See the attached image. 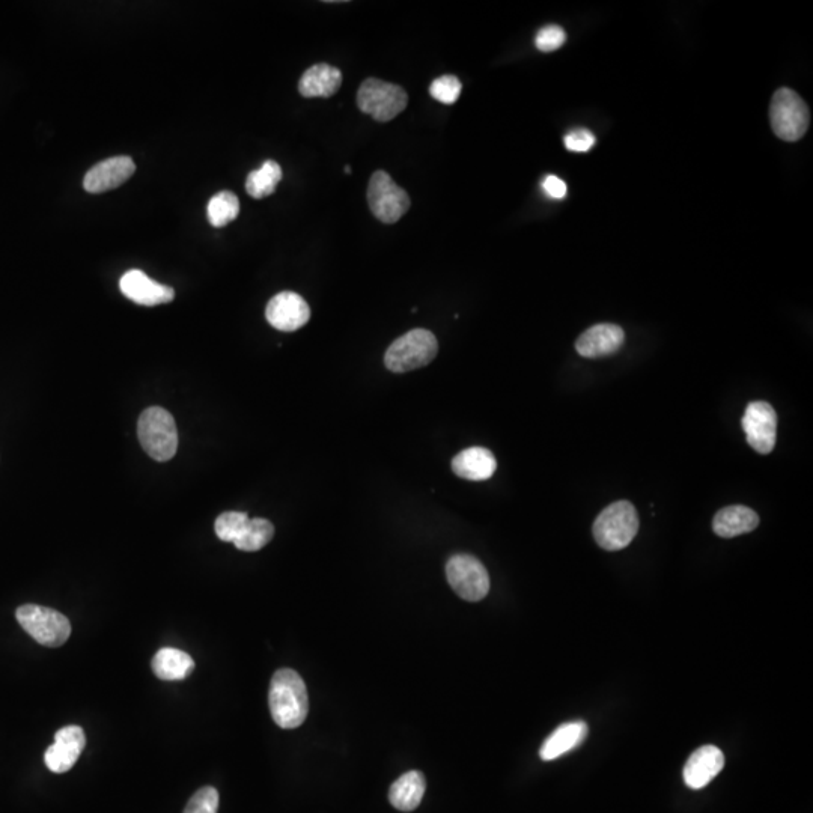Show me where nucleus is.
Masks as SVG:
<instances>
[{
  "mask_svg": "<svg viewBox=\"0 0 813 813\" xmlns=\"http://www.w3.org/2000/svg\"><path fill=\"white\" fill-rule=\"evenodd\" d=\"M268 705L276 725L296 729L303 725L309 713L308 690L299 673L281 669L271 678Z\"/></svg>",
  "mask_w": 813,
  "mask_h": 813,
  "instance_id": "1",
  "label": "nucleus"
},
{
  "mask_svg": "<svg viewBox=\"0 0 813 813\" xmlns=\"http://www.w3.org/2000/svg\"><path fill=\"white\" fill-rule=\"evenodd\" d=\"M138 437L144 451L159 463L172 460L178 449L174 416L162 407H150L139 416Z\"/></svg>",
  "mask_w": 813,
  "mask_h": 813,
  "instance_id": "2",
  "label": "nucleus"
},
{
  "mask_svg": "<svg viewBox=\"0 0 813 813\" xmlns=\"http://www.w3.org/2000/svg\"><path fill=\"white\" fill-rule=\"evenodd\" d=\"M639 532V515L627 500L607 506L594 523V538L601 549L618 552L630 546Z\"/></svg>",
  "mask_w": 813,
  "mask_h": 813,
  "instance_id": "3",
  "label": "nucleus"
},
{
  "mask_svg": "<svg viewBox=\"0 0 813 813\" xmlns=\"http://www.w3.org/2000/svg\"><path fill=\"white\" fill-rule=\"evenodd\" d=\"M439 353V342L430 330L416 329L396 339L384 356V365L389 371H415L430 365Z\"/></svg>",
  "mask_w": 813,
  "mask_h": 813,
  "instance_id": "4",
  "label": "nucleus"
},
{
  "mask_svg": "<svg viewBox=\"0 0 813 813\" xmlns=\"http://www.w3.org/2000/svg\"><path fill=\"white\" fill-rule=\"evenodd\" d=\"M16 618L35 642L47 648H59L70 639V621L58 610L38 604H25L17 609Z\"/></svg>",
  "mask_w": 813,
  "mask_h": 813,
  "instance_id": "5",
  "label": "nucleus"
},
{
  "mask_svg": "<svg viewBox=\"0 0 813 813\" xmlns=\"http://www.w3.org/2000/svg\"><path fill=\"white\" fill-rule=\"evenodd\" d=\"M409 95L395 83L369 77L357 91V106L375 121L387 122L404 112Z\"/></svg>",
  "mask_w": 813,
  "mask_h": 813,
  "instance_id": "6",
  "label": "nucleus"
},
{
  "mask_svg": "<svg viewBox=\"0 0 813 813\" xmlns=\"http://www.w3.org/2000/svg\"><path fill=\"white\" fill-rule=\"evenodd\" d=\"M809 121V109L797 92L782 88L774 94L770 122L777 138L786 142L798 141L806 133Z\"/></svg>",
  "mask_w": 813,
  "mask_h": 813,
  "instance_id": "7",
  "label": "nucleus"
},
{
  "mask_svg": "<svg viewBox=\"0 0 813 813\" xmlns=\"http://www.w3.org/2000/svg\"><path fill=\"white\" fill-rule=\"evenodd\" d=\"M368 205L380 222L392 225L410 208V196L384 171L372 174L368 186Z\"/></svg>",
  "mask_w": 813,
  "mask_h": 813,
  "instance_id": "8",
  "label": "nucleus"
},
{
  "mask_svg": "<svg viewBox=\"0 0 813 813\" xmlns=\"http://www.w3.org/2000/svg\"><path fill=\"white\" fill-rule=\"evenodd\" d=\"M446 577L455 594L472 603L484 600L490 591V576L475 556H452L446 564Z\"/></svg>",
  "mask_w": 813,
  "mask_h": 813,
  "instance_id": "9",
  "label": "nucleus"
},
{
  "mask_svg": "<svg viewBox=\"0 0 813 813\" xmlns=\"http://www.w3.org/2000/svg\"><path fill=\"white\" fill-rule=\"evenodd\" d=\"M741 424L747 443L759 454H771L777 436V415L773 407L764 401L750 402Z\"/></svg>",
  "mask_w": 813,
  "mask_h": 813,
  "instance_id": "10",
  "label": "nucleus"
},
{
  "mask_svg": "<svg viewBox=\"0 0 813 813\" xmlns=\"http://www.w3.org/2000/svg\"><path fill=\"white\" fill-rule=\"evenodd\" d=\"M265 317L270 326L281 332H296L308 323L311 308L299 294L284 291L268 302Z\"/></svg>",
  "mask_w": 813,
  "mask_h": 813,
  "instance_id": "11",
  "label": "nucleus"
},
{
  "mask_svg": "<svg viewBox=\"0 0 813 813\" xmlns=\"http://www.w3.org/2000/svg\"><path fill=\"white\" fill-rule=\"evenodd\" d=\"M85 746V731L80 726H65L56 732L55 743L46 750L44 762L52 773H67L76 765Z\"/></svg>",
  "mask_w": 813,
  "mask_h": 813,
  "instance_id": "12",
  "label": "nucleus"
},
{
  "mask_svg": "<svg viewBox=\"0 0 813 813\" xmlns=\"http://www.w3.org/2000/svg\"><path fill=\"white\" fill-rule=\"evenodd\" d=\"M119 288L131 302L141 306H159L175 299L174 288L148 278L144 271L130 270L122 276Z\"/></svg>",
  "mask_w": 813,
  "mask_h": 813,
  "instance_id": "13",
  "label": "nucleus"
},
{
  "mask_svg": "<svg viewBox=\"0 0 813 813\" xmlns=\"http://www.w3.org/2000/svg\"><path fill=\"white\" fill-rule=\"evenodd\" d=\"M136 171L133 159L127 156L112 157L95 165L83 180V187L89 193H104L118 189L130 180Z\"/></svg>",
  "mask_w": 813,
  "mask_h": 813,
  "instance_id": "14",
  "label": "nucleus"
},
{
  "mask_svg": "<svg viewBox=\"0 0 813 813\" xmlns=\"http://www.w3.org/2000/svg\"><path fill=\"white\" fill-rule=\"evenodd\" d=\"M625 333L616 324H597L586 330L576 342L577 353L586 359H597L616 353L624 345Z\"/></svg>",
  "mask_w": 813,
  "mask_h": 813,
  "instance_id": "15",
  "label": "nucleus"
},
{
  "mask_svg": "<svg viewBox=\"0 0 813 813\" xmlns=\"http://www.w3.org/2000/svg\"><path fill=\"white\" fill-rule=\"evenodd\" d=\"M725 767V755L716 746H702L687 759L684 782L689 788L702 789Z\"/></svg>",
  "mask_w": 813,
  "mask_h": 813,
  "instance_id": "16",
  "label": "nucleus"
},
{
  "mask_svg": "<svg viewBox=\"0 0 813 813\" xmlns=\"http://www.w3.org/2000/svg\"><path fill=\"white\" fill-rule=\"evenodd\" d=\"M497 463L493 452L485 448L464 449L452 460V470L458 478L467 481H487L496 472Z\"/></svg>",
  "mask_w": 813,
  "mask_h": 813,
  "instance_id": "17",
  "label": "nucleus"
},
{
  "mask_svg": "<svg viewBox=\"0 0 813 813\" xmlns=\"http://www.w3.org/2000/svg\"><path fill=\"white\" fill-rule=\"evenodd\" d=\"M588 732V725L582 720L565 723V725L559 726L556 731H553L552 735L544 741L541 750H539V756H541L542 761H555L565 753L579 747L588 737Z\"/></svg>",
  "mask_w": 813,
  "mask_h": 813,
  "instance_id": "18",
  "label": "nucleus"
},
{
  "mask_svg": "<svg viewBox=\"0 0 813 813\" xmlns=\"http://www.w3.org/2000/svg\"><path fill=\"white\" fill-rule=\"evenodd\" d=\"M342 73L329 64H317L305 71L299 82V92L306 98H329L339 91Z\"/></svg>",
  "mask_w": 813,
  "mask_h": 813,
  "instance_id": "19",
  "label": "nucleus"
},
{
  "mask_svg": "<svg viewBox=\"0 0 813 813\" xmlns=\"http://www.w3.org/2000/svg\"><path fill=\"white\" fill-rule=\"evenodd\" d=\"M427 789V780L421 771H409L392 783L389 800L395 809L412 812L421 804Z\"/></svg>",
  "mask_w": 813,
  "mask_h": 813,
  "instance_id": "20",
  "label": "nucleus"
},
{
  "mask_svg": "<svg viewBox=\"0 0 813 813\" xmlns=\"http://www.w3.org/2000/svg\"><path fill=\"white\" fill-rule=\"evenodd\" d=\"M759 526V515L743 505L720 509L713 521V529L722 538H735L752 532Z\"/></svg>",
  "mask_w": 813,
  "mask_h": 813,
  "instance_id": "21",
  "label": "nucleus"
},
{
  "mask_svg": "<svg viewBox=\"0 0 813 813\" xmlns=\"http://www.w3.org/2000/svg\"><path fill=\"white\" fill-rule=\"evenodd\" d=\"M157 678L163 681H183L195 670V661L187 652L175 648H162L151 661Z\"/></svg>",
  "mask_w": 813,
  "mask_h": 813,
  "instance_id": "22",
  "label": "nucleus"
},
{
  "mask_svg": "<svg viewBox=\"0 0 813 813\" xmlns=\"http://www.w3.org/2000/svg\"><path fill=\"white\" fill-rule=\"evenodd\" d=\"M282 180V168L273 160H267L261 168L250 172L246 180V192L253 199H264L276 192Z\"/></svg>",
  "mask_w": 813,
  "mask_h": 813,
  "instance_id": "23",
  "label": "nucleus"
},
{
  "mask_svg": "<svg viewBox=\"0 0 813 813\" xmlns=\"http://www.w3.org/2000/svg\"><path fill=\"white\" fill-rule=\"evenodd\" d=\"M273 536H275V526L270 521L265 518H250L246 529L234 542V546L241 552H258L267 546Z\"/></svg>",
  "mask_w": 813,
  "mask_h": 813,
  "instance_id": "24",
  "label": "nucleus"
},
{
  "mask_svg": "<svg viewBox=\"0 0 813 813\" xmlns=\"http://www.w3.org/2000/svg\"><path fill=\"white\" fill-rule=\"evenodd\" d=\"M208 220L214 228H223L240 214V201L232 192H219L208 202Z\"/></svg>",
  "mask_w": 813,
  "mask_h": 813,
  "instance_id": "25",
  "label": "nucleus"
},
{
  "mask_svg": "<svg viewBox=\"0 0 813 813\" xmlns=\"http://www.w3.org/2000/svg\"><path fill=\"white\" fill-rule=\"evenodd\" d=\"M249 515L246 512H223L217 517L214 523V530H216L217 538L223 542H232L234 544L240 538L243 530L246 529L249 523Z\"/></svg>",
  "mask_w": 813,
  "mask_h": 813,
  "instance_id": "26",
  "label": "nucleus"
},
{
  "mask_svg": "<svg viewBox=\"0 0 813 813\" xmlns=\"http://www.w3.org/2000/svg\"><path fill=\"white\" fill-rule=\"evenodd\" d=\"M461 85L458 77L455 76H442L434 80L430 86V94L434 100L440 101L443 104H454L460 98Z\"/></svg>",
  "mask_w": 813,
  "mask_h": 813,
  "instance_id": "27",
  "label": "nucleus"
},
{
  "mask_svg": "<svg viewBox=\"0 0 813 813\" xmlns=\"http://www.w3.org/2000/svg\"><path fill=\"white\" fill-rule=\"evenodd\" d=\"M217 809H219V792L213 786H205L190 798L184 813H217Z\"/></svg>",
  "mask_w": 813,
  "mask_h": 813,
  "instance_id": "28",
  "label": "nucleus"
},
{
  "mask_svg": "<svg viewBox=\"0 0 813 813\" xmlns=\"http://www.w3.org/2000/svg\"><path fill=\"white\" fill-rule=\"evenodd\" d=\"M565 41H567V34H565L564 29L561 26L550 25L542 28L536 34L535 46L541 52L549 53L561 49Z\"/></svg>",
  "mask_w": 813,
  "mask_h": 813,
  "instance_id": "29",
  "label": "nucleus"
},
{
  "mask_svg": "<svg viewBox=\"0 0 813 813\" xmlns=\"http://www.w3.org/2000/svg\"><path fill=\"white\" fill-rule=\"evenodd\" d=\"M564 144L571 153H588L595 145V136L586 128H577L565 136Z\"/></svg>",
  "mask_w": 813,
  "mask_h": 813,
  "instance_id": "30",
  "label": "nucleus"
},
{
  "mask_svg": "<svg viewBox=\"0 0 813 813\" xmlns=\"http://www.w3.org/2000/svg\"><path fill=\"white\" fill-rule=\"evenodd\" d=\"M542 189L546 190L547 195L553 199H564L568 193L567 184L556 175L546 177V180L542 183Z\"/></svg>",
  "mask_w": 813,
  "mask_h": 813,
  "instance_id": "31",
  "label": "nucleus"
},
{
  "mask_svg": "<svg viewBox=\"0 0 813 813\" xmlns=\"http://www.w3.org/2000/svg\"><path fill=\"white\" fill-rule=\"evenodd\" d=\"M345 172H347V174H350L351 169H350V168H348V166H345Z\"/></svg>",
  "mask_w": 813,
  "mask_h": 813,
  "instance_id": "32",
  "label": "nucleus"
}]
</instances>
